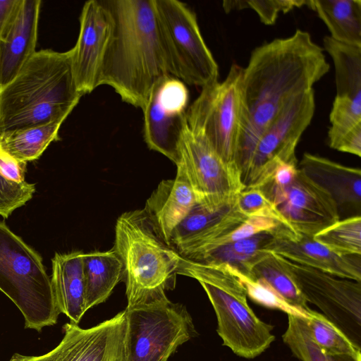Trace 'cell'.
Returning <instances> with one entry per match:
<instances>
[{
	"label": "cell",
	"instance_id": "5",
	"mask_svg": "<svg viewBox=\"0 0 361 361\" xmlns=\"http://www.w3.org/2000/svg\"><path fill=\"white\" fill-rule=\"evenodd\" d=\"M177 274L199 281L216 313L223 345L235 355L252 359L273 343V326L261 320L249 306L245 288L229 266L207 265L180 256Z\"/></svg>",
	"mask_w": 361,
	"mask_h": 361
},
{
	"label": "cell",
	"instance_id": "25",
	"mask_svg": "<svg viewBox=\"0 0 361 361\" xmlns=\"http://www.w3.org/2000/svg\"><path fill=\"white\" fill-rule=\"evenodd\" d=\"M327 27L333 39L361 46L360 0H307Z\"/></svg>",
	"mask_w": 361,
	"mask_h": 361
},
{
	"label": "cell",
	"instance_id": "26",
	"mask_svg": "<svg viewBox=\"0 0 361 361\" xmlns=\"http://www.w3.org/2000/svg\"><path fill=\"white\" fill-rule=\"evenodd\" d=\"M247 277L264 282L302 315L305 316L311 310L282 257L267 252L252 266Z\"/></svg>",
	"mask_w": 361,
	"mask_h": 361
},
{
	"label": "cell",
	"instance_id": "36",
	"mask_svg": "<svg viewBox=\"0 0 361 361\" xmlns=\"http://www.w3.org/2000/svg\"><path fill=\"white\" fill-rule=\"evenodd\" d=\"M231 268L245 288L247 296L256 303L267 307L283 311L287 314L304 316L299 311L288 305L264 282L260 280H252L237 269Z\"/></svg>",
	"mask_w": 361,
	"mask_h": 361
},
{
	"label": "cell",
	"instance_id": "37",
	"mask_svg": "<svg viewBox=\"0 0 361 361\" xmlns=\"http://www.w3.org/2000/svg\"><path fill=\"white\" fill-rule=\"evenodd\" d=\"M35 191V184L15 182L0 173V215L7 219L15 209L30 200Z\"/></svg>",
	"mask_w": 361,
	"mask_h": 361
},
{
	"label": "cell",
	"instance_id": "9",
	"mask_svg": "<svg viewBox=\"0 0 361 361\" xmlns=\"http://www.w3.org/2000/svg\"><path fill=\"white\" fill-rule=\"evenodd\" d=\"M127 361H168L195 334L184 306L168 298L126 308Z\"/></svg>",
	"mask_w": 361,
	"mask_h": 361
},
{
	"label": "cell",
	"instance_id": "33",
	"mask_svg": "<svg viewBox=\"0 0 361 361\" xmlns=\"http://www.w3.org/2000/svg\"><path fill=\"white\" fill-rule=\"evenodd\" d=\"M304 5L306 6V1L303 0H240L223 2L226 12L250 8L256 12L262 23L268 25L274 24L280 13H287L295 7Z\"/></svg>",
	"mask_w": 361,
	"mask_h": 361
},
{
	"label": "cell",
	"instance_id": "15",
	"mask_svg": "<svg viewBox=\"0 0 361 361\" xmlns=\"http://www.w3.org/2000/svg\"><path fill=\"white\" fill-rule=\"evenodd\" d=\"M111 31V17L103 0L87 1L80 16L77 42L70 49L74 80L82 96L99 86L102 66Z\"/></svg>",
	"mask_w": 361,
	"mask_h": 361
},
{
	"label": "cell",
	"instance_id": "4",
	"mask_svg": "<svg viewBox=\"0 0 361 361\" xmlns=\"http://www.w3.org/2000/svg\"><path fill=\"white\" fill-rule=\"evenodd\" d=\"M114 249L124 269L127 308L168 298L180 255L159 235L143 209L117 219Z\"/></svg>",
	"mask_w": 361,
	"mask_h": 361
},
{
	"label": "cell",
	"instance_id": "6",
	"mask_svg": "<svg viewBox=\"0 0 361 361\" xmlns=\"http://www.w3.org/2000/svg\"><path fill=\"white\" fill-rule=\"evenodd\" d=\"M0 290L18 307L25 328L40 332L61 314L41 256L0 221Z\"/></svg>",
	"mask_w": 361,
	"mask_h": 361
},
{
	"label": "cell",
	"instance_id": "29",
	"mask_svg": "<svg viewBox=\"0 0 361 361\" xmlns=\"http://www.w3.org/2000/svg\"><path fill=\"white\" fill-rule=\"evenodd\" d=\"M282 339L301 361H361V355L331 354L313 340L305 316L288 314V326Z\"/></svg>",
	"mask_w": 361,
	"mask_h": 361
},
{
	"label": "cell",
	"instance_id": "14",
	"mask_svg": "<svg viewBox=\"0 0 361 361\" xmlns=\"http://www.w3.org/2000/svg\"><path fill=\"white\" fill-rule=\"evenodd\" d=\"M127 322L123 310L88 329L71 322L61 342L42 355L15 353L9 361H127Z\"/></svg>",
	"mask_w": 361,
	"mask_h": 361
},
{
	"label": "cell",
	"instance_id": "32",
	"mask_svg": "<svg viewBox=\"0 0 361 361\" xmlns=\"http://www.w3.org/2000/svg\"><path fill=\"white\" fill-rule=\"evenodd\" d=\"M328 131L330 146L342 135L361 124V100L336 96L329 114Z\"/></svg>",
	"mask_w": 361,
	"mask_h": 361
},
{
	"label": "cell",
	"instance_id": "17",
	"mask_svg": "<svg viewBox=\"0 0 361 361\" xmlns=\"http://www.w3.org/2000/svg\"><path fill=\"white\" fill-rule=\"evenodd\" d=\"M274 235L269 252L339 278L361 282V255H339L313 236L284 226L279 227Z\"/></svg>",
	"mask_w": 361,
	"mask_h": 361
},
{
	"label": "cell",
	"instance_id": "27",
	"mask_svg": "<svg viewBox=\"0 0 361 361\" xmlns=\"http://www.w3.org/2000/svg\"><path fill=\"white\" fill-rule=\"evenodd\" d=\"M63 121L5 132L0 134V148L16 160L25 162L38 159L51 142L58 140Z\"/></svg>",
	"mask_w": 361,
	"mask_h": 361
},
{
	"label": "cell",
	"instance_id": "22",
	"mask_svg": "<svg viewBox=\"0 0 361 361\" xmlns=\"http://www.w3.org/2000/svg\"><path fill=\"white\" fill-rule=\"evenodd\" d=\"M83 254L55 253L51 260V281L57 307L71 323L78 325L87 312Z\"/></svg>",
	"mask_w": 361,
	"mask_h": 361
},
{
	"label": "cell",
	"instance_id": "28",
	"mask_svg": "<svg viewBox=\"0 0 361 361\" xmlns=\"http://www.w3.org/2000/svg\"><path fill=\"white\" fill-rule=\"evenodd\" d=\"M323 44L335 68L336 96L361 100V46L339 42L329 36L324 37Z\"/></svg>",
	"mask_w": 361,
	"mask_h": 361
},
{
	"label": "cell",
	"instance_id": "19",
	"mask_svg": "<svg viewBox=\"0 0 361 361\" xmlns=\"http://www.w3.org/2000/svg\"><path fill=\"white\" fill-rule=\"evenodd\" d=\"M247 218L239 209L237 197L215 209H209L197 202L173 230L170 246L183 255L232 231Z\"/></svg>",
	"mask_w": 361,
	"mask_h": 361
},
{
	"label": "cell",
	"instance_id": "8",
	"mask_svg": "<svg viewBox=\"0 0 361 361\" xmlns=\"http://www.w3.org/2000/svg\"><path fill=\"white\" fill-rule=\"evenodd\" d=\"M169 75L201 88L219 80V66L202 35L195 13L177 0H154Z\"/></svg>",
	"mask_w": 361,
	"mask_h": 361
},
{
	"label": "cell",
	"instance_id": "31",
	"mask_svg": "<svg viewBox=\"0 0 361 361\" xmlns=\"http://www.w3.org/2000/svg\"><path fill=\"white\" fill-rule=\"evenodd\" d=\"M315 343L331 354L361 355L350 340L322 314L310 310L305 316Z\"/></svg>",
	"mask_w": 361,
	"mask_h": 361
},
{
	"label": "cell",
	"instance_id": "12",
	"mask_svg": "<svg viewBox=\"0 0 361 361\" xmlns=\"http://www.w3.org/2000/svg\"><path fill=\"white\" fill-rule=\"evenodd\" d=\"M179 154L178 165L183 168L197 202L205 208L221 207L245 188L237 167L224 161L188 124L181 134Z\"/></svg>",
	"mask_w": 361,
	"mask_h": 361
},
{
	"label": "cell",
	"instance_id": "16",
	"mask_svg": "<svg viewBox=\"0 0 361 361\" xmlns=\"http://www.w3.org/2000/svg\"><path fill=\"white\" fill-rule=\"evenodd\" d=\"M270 202L291 228L300 234L314 236L340 219L331 196L299 169L293 183Z\"/></svg>",
	"mask_w": 361,
	"mask_h": 361
},
{
	"label": "cell",
	"instance_id": "34",
	"mask_svg": "<svg viewBox=\"0 0 361 361\" xmlns=\"http://www.w3.org/2000/svg\"><path fill=\"white\" fill-rule=\"evenodd\" d=\"M281 226H283L270 219L262 217H248L243 224L232 231L213 239L199 247L180 256L185 257L194 252L206 250L224 244L246 239L261 233H273Z\"/></svg>",
	"mask_w": 361,
	"mask_h": 361
},
{
	"label": "cell",
	"instance_id": "24",
	"mask_svg": "<svg viewBox=\"0 0 361 361\" xmlns=\"http://www.w3.org/2000/svg\"><path fill=\"white\" fill-rule=\"evenodd\" d=\"M83 271L87 311L106 301L124 277L123 262L114 248L84 253Z\"/></svg>",
	"mask_w": 361,
	"mask_h": 361
},
{
	"label": "cell",
	"instance_id": "40",
	"mask_svg": "<svg viewBox=\"0 0 361 361\" xmlns=\"http://www.w3.org/2000/svg\"><path fill=\"white\" fill-rule=\"evenodd\" d=\"M0 96H1V87H0Z\"/></svg>",
	"mask_w": 361,
	"mask_h": 361
},
{
	"label": "cell",
	"instance_id": "20",
	"mask_svg": "<svg viewBox=\"0 0 361 361\" xmlns=\"http://www.w3.org/2000/svg\"><path fill=\"white\" fill-rule=\"evenodd\" d=\"M42 1L22 0L0 39V87L9 83L36 52Z\"/></svg>",
	"mask_w": 361,
	"mask_h": 361
},
{
	"label": "cell",
	"instance_id": "2",
	"mask_svg": "<svg viewBox=\"0 0 361 361\" xmlns=\"http://www.w3.org/2000/svg\"><path fill=\"white\" fill-rule=\"evenodd\" d=\"M112 31L99 86H110L121 99L142 109L152 88L169 75L159 37L154 0H103Z\"/></svg>",
	"mask_w": 361,
	"mask_h": 361
},
{
	"label": "cell",
	"instance_id": "7",
	"mask_svg": "<svg viewBox=\"0 0 361 361\" xmlns=\"http://www.w3.org/2000/svg\"><path fill=\"white\" fill-rule=\"evenodd\" d=\"M243 70L232 64L223 81L202 87L186 112L189 128L235 166L246 121Z\"/></svg>",
	"mask_w": 361,
	"mask_h": 361
},
{
	"label": "cell",
	"instance_id": "21",
	"mask_svg": "<svg viewBox=\"0 0 361 361\" xmlns=\"http://www.w3.org/2000/svg\"><path fill=\"white\" fill-rule=\"evenodd\" d=\"M196 203L188 176L183 168L178 165L176 177L159 184L147 199L143 211L159 235L170 245L173 230Z\"/></svg>",
	"mask_w": 361,
	"mask_h": 361
},
{
	"label": "cell",
	"instance_id": "13",
	"mask_svg": "<svg viewBox=\"0 0 361 361\" xmlns=\"http://www.w3.org/2000/svg\"><path fill=\"white\" fill-rule=\"evenodd\" d=\"M189 91L178 78L166 75L154 85L142 108L143 135L147 147L178 165L179 142L188 124Z\"/></svg>",
	"mask_w": 361,
	"mask_h": 361
},
{
	"label": "cell",
	"instance_id": "1",
	"mask_svg": "<svg viewBox=\"0 0 361 361\" xmlns=\"http://www.w3.org/2000/svg\"><path fill=\"white\" fill-rule=\"evenodd\" d=\"M324 51L298 29L252 51L243 70L246 121L235 160L240 175L264 129L292 99L313 90L329 72Z\"/></svg>",
	"mask_w": 361,
	"mask_h": 361
},
{
	"label": "cell",
	"instance_id": "38",
	"mask_svg": "<svg viewBox=\"0 0 361 361\" xmlns=\"http://www.w3.org/2000/svg\"><path fill=\"white\" fill-rule=\"evenodd\" d=\"M25 162H21L0 148V173L15 182H23L26 170Z\"/></svg>",
	"mask_w": 361,
	"mask_h": 361
},
{
	"label": "cell",
	"instance_id": "35",
	"mask_svg": "<svg viewBox=\"0 0 361 361\" xmlns=\"http://www.w3.org/2000/svg\"><path fill=\"white\" fill-rule=\"evenodd\" d=\"M237 204L247 217L270 219L292 229L276 207L257 188H244L237 196Z\"/></svg>",
	"mask_w": 361,
	"mask_h": 361
},
{
	"label": "cell",
	"instance_id": "18",
	"mask_svg": "<svg viewBox=\"0 0 361 361\" xmlns=\"http://www.w3.org/2000/svg\"><path fill=\"white\" fill-rule=\"evenodd\" d=\"M299 170L334 201L340 219L361 216V171L327 158L305 153Z\"/></svg>",
	"mask_w": 361,
	"mask_h": 361
},
{
	"label": "cell",
	"instance_id": "23",
	"mask_svg": "<svg viewBox=\"0 0 361 361\" xmlns=\"http://www.w3.org/2000/svg\"><path fill=\"white\" fill-rule=\"evenodd\" d=\"M274 237V232H264L183 257L207 265L226 264L247 276L252 266L269 252Z\"/></svg>",
	"mask_w": 361,
	"mask_h": 361
},
{
	"label": "cell",
	"instance_id": "39",
	"mask_svg": "<svg viewBox=\"0 0 361 361\" xmlns=\"http://www.w3.org/2000/svg\"><path fill=\"white\" fill-rule=\"evenodd\" d=\"M22 0H0V39L13 20Z\"/></svg>",
	"mask_w": 361,
	"mask_h": 361
},
{
	"label": "cell",
	"instance_id": "11",
	"mask_svg": "<svg viewBox=\"0 0 361 361\" xmlns=\"http://www.w3.org/2000/svg\"><path fill=\"white\" fill-rule=\"evenodd\" d=\"M283 259L306 301L361 350V282Z\"/></svg>",
	"mask_w": 361,
	"mask_h": 361
},
{
	"label": "cell",
	"instance_id": "10",
	"mask_svg": "<svg viewBox=\"0 0 361 361\" xmlns=\"http://www.w3.org/2000/svg\"><path fill=\"white\" fill-rule=\"evenodd\" d=\"M314 91L292 99L264 129L240 173L245 188L259 185L281 161H298L295 150L315 111Z\"/></svg>",
	"mask_w": 361,
	"mask_h": 361
},
{
	"label": "cell",
	"instance_id": "3",
	"mask_svg": "<svg viewBox=\"0 0 361 361\" xmlns=\"http://www.w3.org/2000/svg\"><path fill=\"white\" fill-rule=\"evenodd\" d=\"M82 97L74 80L70 50L36 51L1 88L0 134L64 121Z\"/></svg>",
	"mask_w": 361,
	"mask_h": 361
},
{
	"label": "cell",
	"instance_id": "30",
	"mask_svg": "<svg viewBox=\"0 0 361 361\" xmlns=\"http://www.w3.org/2000/svg\"><path fill=\"white\" fill-rule=\"evenodd\" d=\"M313 238L339 255H361V216L339 219Z\"/></svg>",
	"mask_w": 361,
	"mask_h": 361
}]
</instances>
